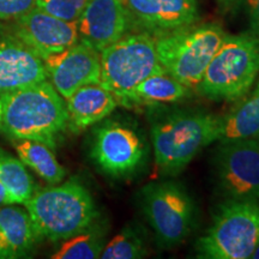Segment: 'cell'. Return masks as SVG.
<instances>
[{
    "label": "cell",
    "instance_id": "cell-1",
    "mask_svg": "<svg viewBox=\"0 0 259 259\" xmlns=\"http://www.w3.org/2000/svg\"><path fill=\"white\" fill-rule=\"evenodd\" d=\"M3 101V125L9 137L32 139L52 149L67 130V109L63 96L52 83L35 85L0 95Z\"/></svg>",
    "mask_w": 259,
    "mask_h": 259
},
{
    "label": "cell",
    "instance_id": "cell-24",
    "mask_svg": "<svg viewBox=\"0 0 259 259\" xmlns=\"http://www.w3.org/2000/svg\"><path fill=\"white\" fill-rule=\"evenodd\" d=\"M90 0H36V8L66 22H76Z\"/></svg>",
    "mask_w": 259,
    "mask_h": 259
},
{
    "label": "cell",
    "instance_id": "cell-7",
    "mask_svg": "<svg viewBox=\"0 0 259 259\" xmlns=\"http://www.w3.org/2000/svg\"><path fill=\"white\" fill-rule=\"evenodd\" d=\"M226 32L219 24H192L155 38L158 63L190 89L197 88Z\"/></svg>",
    "mask_w": 259,
    "mask_h": 259
},
{
    "label": "cell",
    "instance_id": "cell-23",
    "mask_svg": "<svg viewBox=\"0 0 259 259\" xmlns=\"http://www.w3.org/2000/svg\"><path fill=\"white\" fill-rule=\"evenodd\" d=\"M149 253L148 246L142 235L134 227L127 226L115 235L103 248V259H137L144 258Z\"/></svg>",
    "mask_w": 259,
    "mask_h": 259
},
{
    "label": "cell",
    "instance_id": "cell-29",
    "mask_svg": "<svg viewBox=\"0 0 259 259\" xmlns=\"http://www.w3.org/2000/svg\"><path fill=\"white\" fill-rule=\"evenodd\" d=\"M252 259H259V245L255 247V250L253 251V253L251 255Z\"/></svg>",
    "mask_w": 259,
    "mask_h": 259
},
{
    "label": "cell",
    "instance_id": "cell-15",
    "mask_svg": "<svg viewBox=\"0 0 259 259\" xmlns=\"http://www.w3.org/2000/svg\"><path fill=\"white\" fill-rule=\"evenodd\" d=\"M45 60L16 36L0 37V95L45 82Z\"/></svg>",
    "mask_w": 259,
    "mask_h": 259
},
{
    "label": "cell",
    "instance_id": "cell-19",
    "mask_svg": "<svg viewBox=\"0 0 259 259\" xmlns=\"http://www.w3.org/2000/svg\"><path fill=\"white\" fill-rule=\"evenodd\" d=\"M14 145L19 160L24 166L31 168L41 179L51 185L63 181L66 171L58 162L51 147L42 142L21 138H14Z\"/></svg>",
    "mask_w": 259,
    "mask_h": 259
},
{
    "label": "cell",
    "instance_id": "cell-21",
    "mask_svg": "<svg viewBox=\"0 0 259 259\" xmlns=\"http://www.w3.org/2000/svg\"><path fill=\"white\" fill-rule=\"evenodd\" d=\"M0 183L24 205L36 191V185L21 160L0 150Z\"/></svg>",
    "mask_w": 259,
    "mask_h": 259
},
{
    "label": "cell",
    "instance_id": "cell-13",
    "mask_svg": "<svg viewBox=\"0 0 259 259\" xmlns=\"http://www.w3.org/2000/svg\"><path fill=\"white\" fill-rule=\"evenodd\" d=\"M45 65L52 85L64 100L82 87L101 80L100 52L82 41L47 58Z\"/></svg>",
    "mask_w": 259,
    "mask_h": 259
},
{
    "label": "cell",
    "instance_id": "cell-11",
    "mask_svg": "<svg viewBox=\"0 0 259 259\" xmlns=\"http://www.w3.org/2000/svg\"><path fill=\"white\" fill-rule=\"evenodd\" d=\"M130 30L157 38L196 24L198 0H124Z\"/></svg>",
    "mask_w": 259,
    "mask_h": 259
},
{
    "label": "cell",
    "instance_id": "cell-2",
    "mask_svg": "<svg viewBox=\"0 0 259 259\" xmlns=\"http://www.w3.org/2000/svg\"><path fill=\"white\" fill-rule=\"evenodd\" d=\"M24 206L38 240H66L89 229L99 215L92 194L74 179L36 190Z\"/></svg>",
    "mask_w": 259,
    "mask_h": 259
},
{
    "label": "cell",
    "instance_id": "cell-28",
    "mask_svg": "<svg viewBox=\"0 0 259 259\" xmlns=\"http://www.w3.org/2000/svg\"><path fill=\"white\" fill-rule=\"evenodd\" d=\"M242 0H218V4L220 6V9H221V11L227 12L238 8Z\"/></svg>",
    "mask_w": 259,
    "mask_h": 259
},
{
    "label": "cell",
    "instance_id": "cell-30",
    "mask_svg": "<svg viewBox=\"0 0 259 259\" xmlns=\"http://www.w3.org/2000/svg\"><path fill=\"white\" fill-rule=\"evenodd\" d=\"M2 125H3V101L0 99V131H2Z\"/></svg>",
    "mask_w": 259,
    "mask_h": 259
},
{
    "label": "cell",
    "instance_id": "cell-17",
    "mask_svg": "<svg viewBox=\"0 0 259 259\" xmlns=\"http://www.w3.org/2000/svg\"><path fill=\"white\" fill-rule=\"evenodd\" d=\"M14 205L0 206V259L28 257L40 241L27 209Z\"/></svg>",
    "mask_w": 259,
    "mask_h": 259
},
{
    "label": "cell",
    "instance_id": "cell-12",
    "mask_svg": "<svg viewBox=\"0 0 259 259\" xmlns=\"http://www.w3.org/2000/svg\"><path fill=\"white\" fill-rule=\"evenodd\" d=\"M15 36L32 48L44 60L79 41L76 22L63 21L36 6L16 18Z\"/></svg>",
    "mask_w": 259,
    "mask_h": 259
},
{
    "label": "cell",
    "instance_id": "cell-20",
    "mask_svg": "<svg viewBox=\"0 0 259 259\" xmlns=\"http://www.w3.org/2000/svg\"><path fill=\"white\" fill-rule=\"evenodd\" d=\"M135 93L138 105H158L179 102L190 95L191 89L162 70L139 83Z\"/></svg>",
    "mask_w": 259,
    "mask_h": 259
},
{
    "label": "cell",
    "instance_id": "cell-25",
    "mask_svg": "<svg viewBox=\"0 0 259 259\" xmlns=\"http://www.w3.org/2000/svg\"><path fill=\"white\" fill-rule=\"evenodd\" d=\"M36 5V0H0V19H16Z\"/></svg>",
    "mask_w": 259,
    "mask_h": 259
},
{
    "label": "cell",
    "instance_id": "cell-5",
    "mask_svg": "<svg viewBox=\"0 0 259 259\" xmlns=\"http://www.w3.org/2000/svg\"><path fill=\"white\" fill-rule=\"evenodd\" d=\"M258 74V38L251 34L226 35L196 89L212 101H239L250 93Z\"/></svg>",
    "mask_w": 259,
    "mask_h": 259
},
{
    "label": "cell",
    "instance_id": "cell-4",
    "mask_svg": "<svg viewBox=\"0 0 259 259\" xmlns=\"http://www.w3.org/2000/svg\"><path fill=\"white\" fill-rule=\"evenodd\" d=\"M100 84L115 97L118 105L137 107L136 88L151 74L163 70L158 63L155 38L144 32H127L100 52Z\"/></svg>",
    "mask_w": 259,
    "mask_h": 259
},
{
    "label": "cell",
    "instance_id": "cell-9",
    "mask_svg": "<svg viewBox=\"0 0 259 259\" xmlns=\"http://www.w3.org/2000/svg\"><path fill=\"white\" fill-rule=\"evenodd\" d=\"M216 180L228 199L259 197V139L221 143L215 156Z\"/></svg>",
    "mask_w": 259,
    "mask_h": 259
},
{
    "label": "cell",
    "instance_id": "cell-3",
    "mask_svg": "<svg viewBox=\"0 0 259 259\" xmlns=\"http://www.w3.org/2000/svg\"><path fill=\"white\" fill-rule=\"evenodd\" d=\"M219 115L200 112H177L151 126L155 162L167 176L187 167L202 149L216 142Z\"/></svg>",
    "mask_w": 259,
    "mask_h": 259
},
{
    "label": "cell",
    "instance_id": "cell-6",
    "mask_svg": "<svg viewBox=\"0 0 259 259\" xmlns=\"http://www.w3.org/2000/svg\"><path fill=\"white\" fill-rule=\"evenodd\" d=\"M259 245V197L220 204L212 222L196 244L197 257L247 259Z\"/></svg>",
    "mask_w": 259,
    "mask_h": 259
},
{
    "label": "cell",
    "instance_id": "cell-26",
    "mask_svg": "<svg viewBox=\"0 0 259 259\" xmlns=\"http://www.w3.org/2000/svg\"><path fill=\"white\" fill-rule=\"evenodd\" d=\"M250 21V34L259 40V0H245Z\"/></svg>",
    "mask_w": 259,
    "mask_h": 259
},
{
    "label": "cell",
    "instance_id": "cell-31",
    "mask_svg": "<svg viewBox=\"0 0 259 259\" xmlns=\"http://www.w3.org/2000/svg\"><path fill=\"white\" fill-rule=\"evenodd\" d=\"M257 138H258V139H259V136H258V137H257Z\"/></svg>",
    "mask_w": 259,
    "mask_h": 259
},
{
    "label": "cell",
    "instance_id": "cell-22",
    "mask_svg": "<svg viewBox=\"0 0 259 259\" xmlns=\"http://www.w3.org/2000/svg\"><path fill=\"white\" fill-rule=\"evenodd\" d=\"M102 234L87 229L66 239L60 248L52 255L53 259H94L100 258L105 248Z\"/></svg>",
    "mask_w": 259,
    "mask_h": 259
},
{
    "label": "cell",
    "instance_id": "cell-27",
    "mask_svg": "<svg viewBox=\"0 0 259 259\" xmlns=\"http://www.w3.org/2000/svg\"><path fill=\"white\" fill-rule=\"evenodd\" d=\"M9 204H18L15 196L6 187L0 183V206L9 205Z\"/></svg>",
    "mask_w": 259,
    "mask_h": 259
},
{
    "label": "cell",
    "instance_id": "cell-10",
    "mask_svg": "<svg viewBox=\"0 0 259 259\" xmlns=\"http://www.w3.org/2000/svg\"><path fill=\"white\" fill-rule=\"evenodd\" d=\"M144 155L143 141L128 125L109 121L96 128L92 157L108 177L121 179L132 176L141 167Z\"/></svg>",
    "mask_w": 259,
    "mask_h": 259
},
{
    "label": "cell",
    "instance_id": "cell-18",
    "mask_svg": "<svg viewBox=\"0 0 259 259\" xmlns=\"http://www.w3.org/2000/svg\"><path fill=\"white\" fill-rule=\"evenodd\" d=\"M259 136V80L231 113L219 118L216 142L257 138Z\"/></svg>",
    "mask_w": 259,
    "mask_h": 259
},
{
    "label": "cell",
    "instance_id": "cell-14",
    "mask_svg": "<svg viewBox=\"0 0 259 259\" xmlns=\"http://www.w3.org/2000/svg\"><path fill=\"white\" fill-rule=\"evenodd\" d=\"M79 41L101 52L130 31L124 0H90L77 21Z\"/></svg>",
    "mask_w": 259,
    "mask_h": 259
},
{
    "label": "cell",
    "instance_id": "cell-16",
    "mask_svg": "<svg viewBox=\"0 0 259 259\" xmlns=\"http://www.w3.org/2000/svg\"><path fill=\"white\" fill-rule=\"evenodd\" d=\"M116 106L115 97L100 83L84 85L66 99L67 128L74 134L87 130L107 118Z\"/></svg>",
    "mask_w": 259,
    "mask_h": 259
},
{
    "label": "cell",
    "instance_id": "cell-8",
    "mask_svg": "<svg viewBox=\"0 0 259 259\" xmlns=\"http://www.w3.org/2000/svg\"><path fill=\"white\" fill-rule=\"evenodd\" d=\"M141 204L145 219L163 246L174 247L190 235L194 204L181 184L176 181L148 184L142 190Z\"/></svg>",
    "mask_w": 259,
    "mask_h": 259
}]
</instances>
